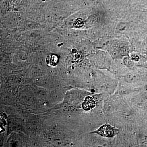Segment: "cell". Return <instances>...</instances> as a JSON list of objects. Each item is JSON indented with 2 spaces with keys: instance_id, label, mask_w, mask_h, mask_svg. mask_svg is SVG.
<instances>
[{
  "instance_id": "6da1fadb",
  "label": "cell",
  "mask_w": 147,
  "mask_h": 147,
  "mask_svg": "<svg viewBox=\"0 0 147 147\" xmlns=\"http://www.w3.org/2000/svg\"><path fill=\"white\" fill-rule=\"evenodd\" d=\"M119 132V130L115 127L105 124L100 127L98 130L94 132L103 137H111L118 134Z\"/></svg>"
},
{
  "instance_id": "7a4b0ae2",
  "label": "cell",
  "mask_w": 147,
  "mask_h": 147,
  "mask_svg": "<svg viewBox=\"0 0 147 147\" xmlns=\"http://www.w3.org/2000/svg\"><path fill=\"white\" fill-rule=\"evenodd\" d=\"M96 103L92 97L88 96L86 97L82 103V107L84 110L89 111L94 108Z\"/></svg>"
}]
</instances>
